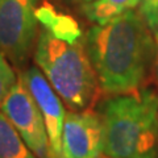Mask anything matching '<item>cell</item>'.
<instances>
[{"label": "cell", "instance_id": "1", "mask_svg": "<svg viewBox=\"0 0 158 158\" xmlns=\"http://www.w3.org/2000/svg\"><path fill=\"white\" fill-rule=\"evenodd\" d=\"M150 32L135 9L88 31L85 46L104 92L123 95L138 91L156 50Z\"/></svg>", "mask_w": 158, "mask_h": 158}, {"label": "cell", "instance_id": "2", "mask_svg": "<svg viewBox=\"0 0 158 158\" xmlns=\"http://www.w3.org/2000/svg\"><path fill=\"white\" fill-rule=\"evenodd\" d=\"M108 158H158V96L153 90L116 95L103 104Z\"/></svg>", "mask_w": 158, "mask_h": 158}, {"label": "cell", "instance_id": "3", "mask_svg": "<svg viewBox=\"0 0 158 158\" xmlns=\"http://www.w3.org/2000/svg\"><path fill=\"white\" fill-rule=\"evenodd\" d=\"M34 61L69 108L79 111L91 104L99 82L79 40L67 41L44 29L36 40Z\"/></svg>", "mask_w": 158, "mask_h": 158}, {"label": "cell", "instance_id": "4", "mask_svg": "<svg viewBox=\"0 0 158 158\" xmlns=\"http://www.w3.org/2000/svg\"><path fill=\"white\" fill-rule=\"evenodd\" d=\"M37 0H0V53L23 63L37 38Z\"/></svg>", "mask_w": 158, "mask_h": 158}, {"label": "cell", "instance_id": "5", "mask_svg": "<svg viewBox=\"0 0 158 158\" xmlns=\"http://www.w3.org/2000/svg\"><path fill=\"white\" fill-rule=\"evenodd\" d=\"M23 141L37 158H52L48 132L37 103L27 88L23 78H17L11 92L0 106Z\"/></svg>", "mask_w": 158, "mask_h": 158}, {"label": "cell", "instance_id": "6", "mask_svg": "<svg viewBox=\"0 0 158 158\" xmlns=\"http://www.w3.org/2000/svg\"><path fill=\"white\" fill-rule=\"evenodd\" d=\"M61 145L63 158H99L104 148L102 117L90 111L66 112Z\"/></svg>", "mask_w": 158, "mask_h": 158}, {"label": "cell", "instance_id": "7", "mask_svg": "<svg viewBox=\"0 0 158 158\" xmlns=\"http://www.w3.org/2000/svg\"><path fill=\"white\" fill-rule=\"evenodd\" d=\"M27 88L37 103L48 132L52 158H63L62 156V128L65 120V108L54 88L45 75L37 67H29L21 74Z\"/></svg>", "mask_w": 158, "mask_h": 158}, {"label": "cell", "instance_id": "8", "mask_svg": "<svg viewBox=\"0 0 158 158\" xmlns=\"http://www.w3.org/2000/svg\"><path fill=\"white\" fill-rule=\"evenodd\" d=\"M140 0H94L91 3H86L83 7V12L95 24H106L110 20L117 17L131 9L138 7Z\"/></svg>", "mask_w": 158, "mask_h": 158}, {"label": "cell", "instance_id": "9", "mask_svg": "<svg viewBox=\"0 0 158 158\" xmlns=\"http://www.w3.org/2000/svg\"><path fill=\"white\" fill-rule=\"evenodd\" d=\"M0 158H37L0 111Z\"/></svg>", "mask_w": 158, "mask_h": 158}, {"label": "cell", "instance_id": "10", "mask_svg": "<svg viewBox=\"0 0 158 158\" xmlns=\"http://www.w3.org/2000/svg\"><path fill=\"white\" fill-rule=\"evenodd\" d=\"M17 77L15 74L12 66L4 54L0 53V106L6 100V98L13 88Z\"/></svg>", "mask_w": 158, "mask_h": 158}, {"label": "cell", "instance_id": "11", "mask_svg": "<svg viewBox=\"0 0 158 158\" xmlns=\"http://www.w3.org/2000/svg\"><path fill=\"white\" fill-rule=\"evenodd\" d=\"M138 12L154 33L158 31V0H140L138 3Z\"/></svg>", "mask_w": 158, "mask_h": 158}, {"label": "cell", "instance_id": "12", "mask_svg": "<svg viewBox=\"0 0 158 158\" xmlns=\"http://www.w3.org/2000/svg\"><path fill=\"white\" fill-rule=\"evenodd\" d=\"M154 45H156V61H157V77H158V31L154 32Z\"/></svg>", "mask_w": 158, "mask_h": 158}, {"label": "cell", "instance_id": "13", "mask_svg": "<svg viewBox=\"0 0 158 158\" xmlns=\"http://www.w3.org/2000/svg\"><path fill=\"white\" fill-rule=\"evenodd\" d=\"M74 2H79V3H91V2H94V0H74Z\"/></svg>", "mask_w": 158, "mask_h": 158}]
</instances>
